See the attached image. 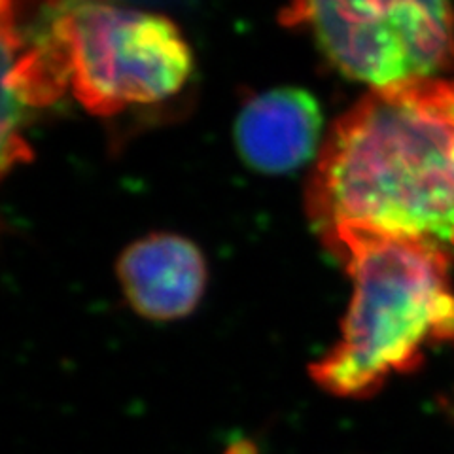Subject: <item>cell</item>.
Returning <instances> with one entry per match:
<instances>
[{
  "mask_svg": "<svg viewBox=\"0 0 454 454\" xmlns=\"http://www.w3.org/2000/svg\"><path fill=\"white\" fill-rule=\"evenodd\" d=\"M324 245L354 282L343 335L310 367L325 392L373 395L390 375L420 367L426 350L454 340L452 255L445 247L369 233H340Z\"/></svg>",
  "mask_w": 454,
  "mask_h": 454,
  "instance_id": "obj_2",
  "label": "cell"
},
{
  "mask_svg": "<svg viewBox=\"0 0 454 454\" xmlns=\"http://www.w3.org/2000/svg\"><path fill=\"white\" fill-rule=\"evenodd\" d=\"M68 83L85 110L112 116L178 93L193 70V55L168 18L83 3L53 21Z\"/></svg>",
  "mask_w": 454,
  "mask_h": 454,
  "instance_id": "obj_3",
  "label": "cell"
},
{
  "mask_svg": "<svg viewBox=\"0 0 454 454\" xmlns=\"http://www.w3.org/2000/svg\"><path fill=\"white\" fill-rule=\"evenodd\" d=\"M118 273L133 309L153 320L186 317L201 300L207 280L197 247L167 233L150 235L127 248Z\"/></svg>",
  "mask_w": 454,
  "mask_h": 454,
  "instance_id": "obj_6",
  "label": "cell"
},
{
  "mask_svg": "<svg viewBox=\"0 0 454 454\" xmlns=\"http://www.w3.org/2000/svg\"><path fill=\"white\" fill-rule=\"evenodd\" d=\"M322 129L317 98L297 88L269 90L252 97L235 123V142L255 170L282 175L315 155Z\"/></svg>",
  "mask_w": 454,
  "mask_h": 454,
  "instance_id": "obj_5",
  "label": "cell"
},
{
  "mask_svg": "<svg viewBox=\"0 0 454 454\" xmlns=\"http://www.w3.org/2000/svg\"><path fill=\"white\" fill-rule=\"evenodd\" d=\"M280 23L372 90L454 70V0H288Z\"/></svg>",
  "mask_w": 454,
  "mask_h": 454,
  "instance_id": "obj_4",
  "label": "cell"
},
{
  "mask_svg": "<svg viewBox=\"0 0 454 454\" xmlns=\"http://www.w3.org/2000/svg\"><path fill=\"white\" fill-rule=\"evenodd\" d=\"M307 210L322 240L369 233L454 247V80L364 95L332 125Z\"/></svg>",
  "mask_w": 454,
  "mask_h": 454,
  "instance_id": "obj_1",
  "label": "cell"
}]
</instances>
